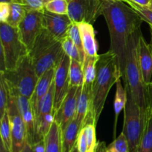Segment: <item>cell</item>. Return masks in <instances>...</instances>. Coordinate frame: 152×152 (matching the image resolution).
<instances>
[{"label":"cell","mask_w":152,"mask_h":152,"mask_svg":"<svg viewBox=\"0 0 152 152\" xmlns=\"http://www.w3.org/2000/svg\"><path fill=\"white\" fill-rule=\"evenodd\" d=\"M101 12L109 30V50L117 56L124 82L128 41L130 36L140 28L143 20L129 4L121 0H102Z\"/></svg>","instance_id":"obj_1"},{"label":"cell","mask_w":152,"mask_h":152,"mask_svg":"<svg viewBox=\"0 0 152 152\" xmlns=\"http://www.w3.org/2000/svg\"><path fill=\"white\" fill-rule=\"evenodd\" d=\"M122 79L117 56L111 50L99 55L96 75L92 89L93 111L96 123L101 115L111 87Z\"/></svg>","instance_id":"obj_2"},{"label":"cell","mask_w":152,"mask_h":152,"mask_svg":"<svg viewBox=\"0 0 152 152\" xmlns=\"http://www.w3.org/2000/svg\"><path fill=\"white\" fill-rule=\"evenodd\" d=\"M142 34L140 28L130 36L126 56L124 85L128 86L135 101L140 107L148 108V86L145 85L138 62V42Z\"/></svg>","instance_id":"obj_3"},{"label":"cell","mask_w":152,"mask_h":152,"mask_svg":"<svg viewBox=\"0 0 152 152\" xmlns=\"http://www.w3.org/2000/svg\"><path fill=\"white\" fill-rule=\"evenodd\" d=\"M64 52L61 41L56 39L44 28L37 37L29 56L39 77L50 68H56Z\"/></svg>","instance_id":"obj_4"},{"label":"cell","mask_w":152,"mask_h":152,"mask_svg":"<svg viewBox=\"0 0 152 152\" xmlns=\"http://www.w3.org/2000/svg\"><path fill=\"white\" fill-rule=\"evenodd\" d=\"M0 75L4 78L10 94L20 95L29 99L39 78L29 54L22 58L13 69L0 71Z\"/></svg>","instance_id":"obj_5"},{"label":"cell","mask_w":152,"mask_h":152,"mask_svg":"<svg viewBox=\"0 0 152 152\" xmlns=\"http://www.w3.org/2000/svg\"><path fill=\"white\" fill-rule=\"evenodd\" d=\"M125 88L127 91L128 100L125 107L124 124L122 132L127 139L129 152H137L145 130L148 110L140 106L128 86L125 85Z\"/></svg>","instance_id":"obj_6"},{"label":"cell","mask_w":152,"mask_h":152,"mask_svg":"<svg viewBox=\"0 0 152 152\" xmlns=\"http://www.w3.org/2000/svg\"><path fill=\"white\" fill-rule=\"evenodd\" d=\"M1 71L12 70L21 59L29 54V50L21 39L18 28L0 22Z\"/></svg>","instance_id":"obj_7"},{"label":"cell","mask_w":152,"mask_h":152,"mask_svg":"<svg viewBox=\"0 0 152 152\" xmlns=\"http://www.w3.org/2000/svg\"><path fill=\"white\" fill-rule=\"evenodd\" d=\"M68 15L73 22L93 24L102 15V0H67Z\"/></svg>","instance_id":"obj_8"},{"label":"cell","mask_w":152,"mask_h":152,"mask_svg":"<svg viewBox=\"0 0 152 152\" xmlns=\"http://www.w3.org/2000/svg\"><path fill=\"white\" fill-rule=\"evenodd\" d=\"M10 94V93H9ZM11 127L12 152H22L27 142V132L14 96L10 94L7 106Z\"/></svg>","instance_id":"obj_9"},{"label":"cell","mask_w":152,"mask_h":152,"mask_svg":"<svg viewBox=\"0 0 152 152\" xmlns=\"http://www.w3.org/2000/svg\"><path fill=\"white\" fill-rule=\"evenodd\" d=\"M42 14L43 10H27L25 18L18 27L21 39L29 51L43 28Z\"/></svg>","instance_id":"obj_10"},{"label":"cell","mask_w":152,"mask_h":152,"mask_svg":"<svg viewBox=\"0 0 152 152\" xmlns=\"http://www.w3.org/2000/svg\"><path fill=\"white\" fill-rule=\"evenodd\" d=\"M14 97L26 129L27 142L31 146L44 140L38 133L35 112L29 98L20 95H16Z\"/></svg>","instance_id":"obj_11"},{"label":"cell","mask_w":152,"mask_h":152,"mask_svg":"<svg viewBox=\"0 0 152 152\" xmlns=\"http://www.w3.org/2000/svg\"><path fill=\"white\" fill-rule=\"evenodd\" d=\"M71 58L64 53L62 59L57 65L55 72L54 83V112L59 108L62 101L69 89V67Z\"/></svg>","instance_id":"obj_12"},{"label":"cell","mask_w":152,"mask_h":152,"mask_svg":"<svg viewBox=\"0 0 152 152\" xmlns=\"http://www.w3.org/2000/svg\"><path fill=\"white\" fill-rule=\"evenodd\" d=\"M82 87L70 86L67 95L59 109L55 113V121L63 130L65 126L76 117L77 103L81 93Z\"/></svg>","instance_id":"obj_13"},{"label":"cell","mask_w":152,"mask_h":152,"mask_svg":"<svg viewBox=\"0 0 152 152\" xmlns=\"http://www.w3.org/2000/svg\"><path fill=\"white\" fill-rule=\"evenodd\" d=\"M72 22L68 14H57L43 10V28L59 41L66 37Z\"/></svg>","instance_id":"obj_14"},{"label":"cell","mask_w":152,"mask_h":152,"mask_svg":"<svg viewBox=\"0 0 152 152\" xmlns=\"http://www.w3.org/2000/svg\"><path fill=\"white\" fill-rule=\"evenodd\" d=\"M92 89L93 85H83L78 99L75 118L80 123L81 129L89 123L96 124L93 111Z\"/></svg>","instance_id":"obj_15"},{"label":"cell","mask_w":152,"mask_h":152,"mask_svg":"<svg viewBox=\"0 0 152 152\" xmlns=\"http://www.w3.org/2000/svg\"><path fill=\"white\" fill-rule=\"evenodd\" d=\"M137 54L143 82L145 86H148L152 82V45L145 41L142 34L138 42Z\"/></svg>","instance_id":"obj_16"},{"label":"cell","mask_w":152,"mask_h":152,"mask_svg":"<svg viewBox=\"0 0 152 152\" xmlns=\"http://www.w3.org/2000/svg\"><path fill=\"white\" fill-rule=\"evenodd\" d=\"M56 68H53L48 70L39 78L34 94L30 99L31 104H32L33 108L34 110V112L37 110L39 104L45 96L47 94L49 89L53 84V80H54Z\"/></svg>","instance_id":"obj_17"},{"label":"cell","mask_w":152,"mask_h":152,"mask_svg":"<svg viewBox=\"0 0 152 152\" xmlns=\"http://www.w3.org/2000/svg\"><path fill=\"white\" fill-rule=\"evenodd\" d=\"M77 24L80 29L86 55L91 56H98V45L95 37L93 25L88 22H81Z\"/></svg>","instance_id":"obj_18"},{"label":"cell","mask_w":152,"mask_h":152,"mask_svg":"<svg viewBox=\"0 0 152 152\" xmlns=\"http://www.w3.org/2000/svg\"><path fill=\"white\" fill-rule=\"evenodd\" d=\"M81 128L76 118L71 120L63 130H62V140L63 152H71L76 145Z\"/></svg>","instance_id":"obj_19"},{"label":"cell","mask_w":152,"mask_h":152,"mask_svg":"<svg viewBox=\"0 0 152 152\" xmlns=\"http://www.w3.org/2000/svg\"><path fill=\"white\" fill-rule=\"evenodd\" d=\"M44 141L45 152H63L62 129L56 121L53 122L48 133L44 137Z\"/></svg>","instance_id":"obj_20"},{"label":"cell","mask_w":152,"mask_h":152,"mask_svg":"<svg viewBox=\"0 0 152 152\" xmlns=\"http://www.w3.org/2000/svg\"><path fill=\"white\" fill-rule=\"evenodd\" d=\"M122 79H120L116 83V94L114 97V113H115V120H114V131L116 130V126H117V119H118L119 114H120L123 109L126 107L128 100L127 91L126 88L123 87L122 83Z\"/></svg>","instance_id":"obj_21"},{"label":"cell","mask_w":152,"mask_h":152,"mask_svg":"<svg viewBox=\"0 0 152 152\" xmlns=\"http://www.w3.org/2000/svg\"><path fill=\"white\" fill-rule=\"evenodd\" d=\"M84 84L83 65L81 62L71 59L69 67V87H82Z\"/></svg>","instance_id":"obj_22"},{"label":"cell","mask_w":152,"mask_h":152,"mask_svg":"<svg viewBox=\"0 0 152 152\" xmlns=\"http://www.w3.org/2000/svg\"><path fill=\"white\" fill-rule=\"evenodd\" d=\"M99 59V55L91 56L86 55L83 62V72H84V84L94 85L96 75V62ZM83 84V85H84Z\"/></svg>","instance_id":"obj_23"},{"label":"cell","mask_w":152,"mask_h":152,"mask_svg":"<svg viewBox=\"0 0 152 152\" xmlns=\"http://www.w3.org/2000/svg\"><path fill=\"white\" fill-rule=\"evenodd\" d=\"M10 4V16L7 22L10 26L18 28L26 15L27 10L20 2H12Z\"/></svg>","instance_id":"obj_24"},{"label":"cell","mask_w":152,"mask_h":152,"mask_svg":"<svg viewBox=\"0 0 152 152\" xmlns=\"http://www.w3.org/2000/svg\"><path fill=\"white\" fill-rule=\"evenodd\" d=\"M137 152H152V115L148 112L145 130Z\"/></svg>","instance_id":"obj_25"},{"label":"cell","mask_w":152,"mask_h":152,"mask_svg":"<svg viewBox=\"0 0 152 152\" xmlns=\"http://www.w3.org/2000/svg\"><path fill=\"white\" fill-rule=\"evenodd\" d=\"M1 123V142L4 144V147L9 152H12V138H11V127L9 115L6 111L5 114L2 117L0 118Z\"/></svg>","instance_id":"obj_26"},{"label":"cell","mask_w":152,"mask_h":152,"mask_svg":"<svg viewBox=\"0 0 152 152\" xmlns=\"http://www.w3.org/2000/svg\"><path fill=\"white\" fill-rule=\"evenodd\" d=\"M67 35L72 39V41L75 44L76 47L78 49L79 53H80V58H81V62L83 64L85 56H86V53H85L84 48H83V41H82L78 24L76 23V22H72L71 25H70Z\"/></svg>","instance_id":"obj_27"},{"label":"cell","mask_w":152,"mask_h":152,"mask_svg":"<svg viewBox=\"0 0 152 152\" xmlns=\"http://www.w3.org/2000/svg\"><path fill=\"white\" fill-rule=\"evenodd\" d=\"M96 126L94 123L86 125L83 128L84 129L88 145V152H96L98 145L96 136Z\"/></svg>","instance_id":"obj_28"},{"label":"cell","mask_w":152,"mask_h":152,"mask_svg":"<svg viewBox=\"0 0 152 152\" xmlns=\"http://www.w3.org/2000/svg\"><path fill=\"white\" fill-rule=\"evenodd\" d=\"M61 43H62V49H63L64 52L71 59H76V60L81 62V58H80V53H79L78 49L76 47L75 44L72 41V39L68 35L63 39L61 40Z\"/></svg>","instance_id":"obj_29"},{"label":"cell","mask_w":152,"mask_h":152,"mask_svg":"<svg viewBox=\"0 0 152 152\" xmlns=\"http://www.w3.org/2000/svg\"><path fill=\"white\" fill-rule=\"evenodd\" d=\"M107 152H129V143L123 132L107 146Z\"/></svg>","instance_id":"obj_30"},{"label":"cell","mask_w":152,"mask_h":152,"mask_svg":"<svg viewBox=\"0 0 152 152\" xmlns=\"http://www.w3.org/2000/svg\"><path fill=\"white\" fill-rule=\"evenodd\" d=\"M45 9L57 14H68V1L67 0H51L46 3Z\"/></svg>","instance_id":"obj_31"},{"label":"cell","mask_w":152,"mask_h":152,"mask_svg":"<svg viewBox=\"0 0 152 152\" xmlns=\"http://www.w3.org/2000/svg\"><path fill=\"white\" fill-rule=\"evenodd\" d=\"M9 96L10 94L5 81L2 76L0 75V118L4 116L7 111Z\"/></svg>","instance_id":"obj_32"},{"label":"cell","mask_w":152,"mask_h":152,"mask_svg":"<svg viewBox=\"0 0 152 152\" xmlns=\"http://www.w3.org/2000/svg\"><path fill=\"white\" fill-rule=\"evenodd\" d=\"M125 2L129 4L140 15L143 22H147L149 25H152V10L147 7L139 5L132 0H126Z\"/></svg>","instance_id":"obj_33"},{"label":"cell","mask_w":152,"mask_h":152,"mask_svg":"<svg viewBox=\"0 0 152 152\" xmlns=\"http://www.w3.org/2000/svg\"><path fill=\"white\" fill-rule=\"evenodd\" d=\"M22 4L27 10H42L45 6V0H22Z\"/></svg>","instance_id":"obj_34"},{"label":"cell","mask_w":152,"mask_h":152,"mask_svg":"<svg viewBox=\"0 0 152 152\" xmlns=\"http://www.w3.org/2000/svg\"><path fill=\"white\" fill-rule=\"evenodd\" d=\"M77 145L79 152H88V145L84 129H82L77 137Z\"/></svg>","instance_id":"obj_35"},{"label":"cell","mask_w":152,"mask_h":152,"mask_svg":"<svg viewBox=\"0 0 152 152\" xmlns=\"http://www.w3.org/2000/svg\"><path fill=\"white\" fill-rule=\"evenodd\" d=\"M10 4L7 2H0V22L6 23L10 16Z\"/></svg>","instance_id":"obj_36"},{"label":"cell","mask_w":152,"mask_h":152,"mask_svg":"<svg viewBox=\"0 0 152 152\" xmlns=\"http://www.w3.org/2000/svg\"><path fill=\"white\" fill-rule=\"evenodd\" d=\"M31 152H45V146L44 140L37 142L34 145L31 146Z\"/></svg>","instance_id":"obj_37"},{"label":"cell","mask_w":152,"mask_h":152,"mask_svg":"<svg viewBox=\"0 0 152 152\" xmlns=\"http://www.w3.org/2000/svg\"><path fill=\"white\" fill-rule=\"evenodd\" d=\"M96 152H107V146L105 142H98Z\"/></svg>","instance_id":"obj_38"},{"label":"cell","mask_w":152,"mask_h":152,"mask_svg":"<svg viewBox=\"0 0 152 152\" xmlns=\"http://www.w3.org/2000/svg\"><path fill=\"white\" fill-rule=\"evenodd\" d=\"M134 2L137 3V4L143 7H148V5L151 3V0H132Z\"/></svg>","instance_id":"obj_39"},{"label":"cell","mask_w":152,"mask_h":152,"mask_svg":"<svg viewBox=\"0 0 152 152\" xmlns=\"http://www.w3.org/2000/svg\"><path fill=\"white\" fill-rule=\"evenodd\" d=\"M0 2H7V3L20 2V3H22V0H0Z\"/></svg>","instance_id":"obj_40"},{"label":"cell","mask_w":152,"mask_h":152,"mask_svg":"<svg viewBox=\"0 0 152 152\" xmlns=\"http://www.w3.org/2000/svg\"><path fill=\"white\" fill-rule=\"evenodd\" d=\"M0 152H9L7 150V148L4 147V144L1 142V144H0Z\"/></svg>","instance_id":"obj_41"},{"label":"cell","mask_w":152,"mask_h":152,"mask_svg":"<svg viewBox=\"0 0 152 152\" xmlns=\"http://www.w3.org/2000/svg\"><path fill=\"white\" fill-rule=\"evenodd\" d=\"M22 152H31V146H30V145L28 144V145L25 146V148H24V150L22 151Z\"/></svg>","instance_id":"obj_42"},{"label":"cell","mask_w":152,"mask_h":152,"mask_svg":"<svg viewBox=\"0 0 152 152\" xmlns=\"http://www.w3.org/2000/svg\"><path fill=\"white\" fill-rule=\"evenodd\" d=\"M71 152H79L78 148H77V143H76V145H74V147H73V148L71 149Z\"/></svg>","instance_id":"obj_43"},{"label":"cell","mask_w":152,"mask_h":152,"mask_svg":"<svg viewBox=\"0 0 152 152\" xmlns=\"http://www.w3.org/2000/svg\"><path fill=\"white\" fill-rule=\"evenodd\" d=\"M150 33H151V43L152 44V25H149Z\"/></svg>","instance_id":"obj_44"},{"label":"cell","mask_w":152,"mask_h":152,"mask_svg":"<svg viewBox=\"0 0 152 152\" xmlns=\"http://www.w3.org/2000/svg\"><path fill=\"white\" fill-rule=\"evenodd\" d=\"M148 7V8L151 9V10H152V0L151 1V3H150V4H149V5H148V7Z\"/></svg>","instance_id":"obj_45"},{"label":"cell","mask_w":152,"mask_h":152,"mask_svg":"<svg viewBox=\"0 0 152 152\" xmlns=\"http://www.w3.org/2000/svg\"><path fill=\"white\" fill-rule=\"evenodd\" d=\"M51 1V0H45V2L48 3V1Z\"/></svg>","instance_id":"obj_46"},{"label":"cell","mask_w":152,"mask_h":152,"mask_svg":"<svg viewBox=\"0 0 152 152\" xmlns=\"http://www.w3.org/2000/svg\"><path fill=\"white\" fill-rule=\"evenodd\" d=\"M150 86H151V87L152 88V82H151V85H150Z\"/></svg>","instance_id":"obj_47"},{"label":"cell","mask_w":152,"mask_h":152,"mask_svg":"<svg viewBox=\"0 0 152 152\" xmlns=\"http://www.w3.org/2000/svg\"><path fill=\"white\" fill-rule=\"evenodd\" d=\"M121 1H126V0H121Z\"/></svg>","instance_id":"obj_48"},{"label":"cell","mask_w":152,"mask_h":152,"mask_svg":"<svg viewBox=\"0 0 152 152\" xmlns=\"http://www.w3.org/2000/svg\"><path fill=\"white\" fill-rule=\"evenodd\" d=\"M151 45H152V44H151Z\"/></svg>","instance_id":"obj_49"}]
</instances>
